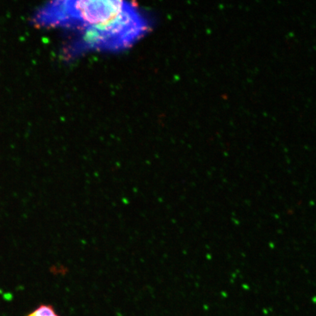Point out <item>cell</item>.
I'll list each match as a JSON object with an SVG mask.
<instances>
[{"mask_svg": "<svg viewBox=\"0 0 316 316\" xmlns=\"http://www.w3.org/2000/svg\"><path fill=\"white\" fill-rule=\"evenodd\" d=\"M150 22L135 5L114 17L73 32L64 49L65 59L90 52L121 51L133 45L150 29Z\"/></svg>", "mask_w": 316, "mask_h": 316, "instance_id": "obj_1", "label": "cell"}, {"mask_svg": "<svg viewBox=\"0 0 316 316\" xmlns=\"http://www.w3.org/2000/svg\"><path fill=\"white\" fill-rule=\"evenodd\" d=\"M130 4L113 0L50 2L35 13L34 23L40 27L62 29L73 32L117 16Z\"/></svg>", "mask_w": 316, "mask_h": 316, "instance_id": "obj_2", "label": "cell"}, {"mask_svg": "<svg viewBox=\"0 0 316 316\" xmlns=\"http://www.w3.org/2000/svg\"><path fill=\"white\" fill-rule=\"evenodd\" d=\"M27 316H59L55 312L54 309L51 305H40L36 310L29 314Z\"/></svg>", "mask_w": 316, "mask_h": 316, "instance_id": "obj_3", "label": "cell"}]
</instances>
